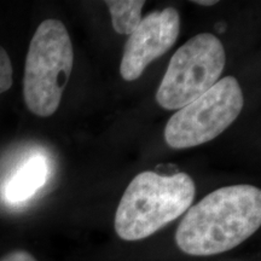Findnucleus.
I'll return each mask as SVG.
<instances>
[{
	"instance_id": "1",
	"label": "nucleus",
	"mask_w": 261,
	"mask_h": 261,
	"mask_svg": "<svg viewBox=\"0 0 261 261\" xmlns=\"http://www.w3.org/2000/svg\"><path fill=\"white\" fill-rule=\"evenodd\" d=\"M260 225V189L225 187L189 208L177 228L175 243L188 255H217L240 246Z\"/></svg>"
},
{
	"instance_id": "2",
	"label": "nucleus",
	"mask_w": 261,
	"mask_h": 261,
	"mask_svg": "<svg viewBox=\"0 0 261 261\" xmlns=\"http://www.w3.org/2000/svg\"><path fill=\"white\" fill-rule=\"evenodd\" d=\"M196 185L187 173L161 175L145 171L123 192L114 227L123 241H140L178 219L191 207Z\"/></svg>"
},
{
	"instance_id": "3",
	"label": "nucleus",
	"mask_w": 261,
	"mask_h": 261,
	"mask_svg": "<svg viewBox=\"0 0 261 261\" xmlns=\"http://www.w3.org/2000/svg\"><path fill=\"white\" fill-rule=\"evenodd\" d=\"M74 51L69 33L58 19H45L33 35L25 57L23 98L34 115L57 112L73 70Z\"/></svg>"
},
{
	"instance_id": "4",
	"label": "nucleus",
	"mask_w": 261,
	"mask_h": 261,
	"mask_svg": "<svg viewBox=\"0 0 261 261\" xmlns=\"http://www.w3.org/2000/svg\"><path fill=\"white\" fill-rule=\"evenodd\" d=\"M226 63L224 45L215 35L201 33L173 55L156 92L166 110H179L194 102L219 81Z\"/></svg>"
},
{
	"instance_id": "5",
	"label": "nucleus",
	"mask_w": 261,
	"mask_h": 261,
	"mask_svg": "<svg viewBox=\"0 0 261 261\" xmlns=\"http://www.w3.org/2000/svg\"><path fill=\"white\" fill-rule=\"evenodd\" d=\"M243 106V92L236 77H224L168 120L166 143L173 149H187L211 142L237 119Z\"/></svg>"
},
{
	"instance_id": "6",
	"label": "nucleus",
	"mask_w": 261,
	"mask_h": 261,
	"mask_svg": "<svg viewBox=\"0 0 261 261\" xmlns=\"http://www.w3.org/2000/svg\"><path fill=\"white\" fill-rule=\"evenodd\" d=\"M180 32V17L174 8L154 11L142 18L128 37L120 64V74L126 81L138 79L145 68L163 56L175 44Z\"/></svg>"
},
{
	"instance_id": "7",
	"label": "nucleus",
	"mask_w": 261,
	"mask_h": 261,
	"mask_svg": "<svg viewBox=\"0 0 261 261\" xmlns=\"http://www.w3.org/2000/svg\"><path fill=\"white\" fill-rule=\"evenodd\" d=\"M47 166L42 158H33L25 162L6 185L5 196L11 202L28 200L46 181Z\"/></svg>"
},
{
	"instance_id": "8",
	"label": "nucleus",
	"mask_w": 261,
	"mask_h": 261,
	"mask_svg": "<svg viewBox=\"0 0 261 261\" xmlns=\"http://www.w3.org/2000/svg\"><path fill=\"white\" fill-rule=\"evenodd\" d=\"M106 4L112 14L114 31L122 35H130L142 21L144 0H108Z\"/></svg>"
},
{
	"instance_id": "9",
	"label": "nucleus",
	"mask_w": 261,
	"mask_h": 261,
	"mask_svg": "<svg viewBox=\"0 0 261 261\" xmlns=\"http://www.w3.org/2000/svg\"><path fill=\"white\" fill-rule=\"evenodd\" d=\"M12 74H14V69H12L11 60L5 48L0 46V94L11 89L14 84Z\"/></svg>"
},
{
	"instance_id": "10",
	"label": "nucleus",
	"mask_w": 261,
	"mask_h": 261,
	"mask_svg": "<svg viewBox=\"0 0 261 261\" xmlns=\"http://www.w3.org/2000/svg\"><path fill=\"white\" fill-rule=\"evenodd\" d=\"M0 261H37V259L25 250H14L3 256Z\"/></svg>"
},
{
	"instance_id": "11",
	"label": "nucleus",
	"mask_w": 261,
	"mask_h": 261,
	"mask_svg": "<svg viewBox=\"0 0 261 261\" xmlns=\"http://www.w3.org/2000/svg\"><path fill=\"white\" fill-rule=\"evenodd\" d=\"M195 4L202 5V6H212L218 4L217 0H195Z\"/></svg>"
}]
</instances>
